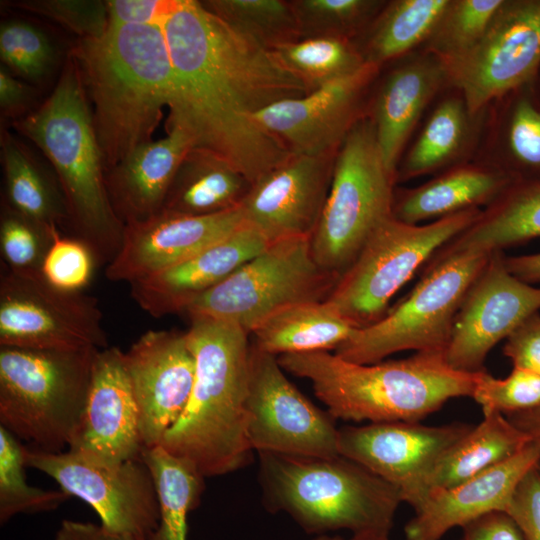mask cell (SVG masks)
Returning <instances> with one entry per match:
<instances>
[{"label": "cell", "instance_id": "obj_49", "mask_svg": "<svg viewBox=\"0 0 540 540\" xmlns=\"http://www.w3.org/2000/svg\"><path fill=\"white\" fill-rule=\"evenodd\" d=\"M505 340L503 354L513 367L540 375V313L528 316Z\"/></svg>", "mask_w": 540, "mask_h": 540}, {"label": "cell", "instance_id": "obj_11", "mask_svg": "<svg viewBox=\"0 0 540 540\" xmlns=\"http://www.w3.org/2000/svg\"><path fill=\"white\" fill-rule=\"evenodd\" d=\"M338 280L316 262L310 238L280 240L196 297L183 313L231 322L251 334L286 306L326 300Z\"/></svg>", "mask_w": 540, "mask_h": 540}, {"label": "cell", "instance_id": "obj_14", "mask_svg": "<svg viewBox=\"0 0 540 540\" xmlns=\"http://www.w3.org/2000/svg\"><path fill=\"white\" fill-rule=\"evenodd\" d=\"M440 62L469 115L533 81L540 69V0L505 1L475 44Z\"/></svg>", "mask_w": 540, "mask_h": 540}, {"label": "cell", "instance_id": "obj_46", "mask_svg": "<svg viewBox=\"0 0 540 540\" xmlns=\"http://www.w3.org/2000/svg\"><path fill=\"white\" fill-rule=\"evenodd\" d=\"M95 262L94 254L83 241L58 234L46 252L41 273L59 289L81 291L92 277Z\"/></svg>", "mask_w": 540, "mask_h": 540}, {"label": "cell", "instance_id": "obj_20", "mask_svg": "<svg viewBox=\"0 0 540 540\" xmlns=\"http://www.w3.org/2000/svg\"><path fill=\"white\" fill-rule=\"evenodd\" d=\"M144 448L157 446L190 398L195 360L185 332L149 330L124 352Z\"/></svg>", "mask_w": 540, "mask_h": 540}, {"label": "cell", "instance_id": "obj_16", "mask_svg": "<svg viewBox=\"0 0 540 540\" xmlns=\"http://www.w3.org/2000/svg\"><path fill=\"white\" fill-rule=\"evenodd\" d=\"M472 428L462 423L426 426L419 422H379L339 429V454L401 493L418 510L429 498V479L442 457Z\"/></svg>", "mask_w": 540, "mask_h": 540}, {"label": "cell", "instance_id": "obj_40", "mask_svg": "<svg viewBox=\"0 0 540 540\" xmlns=\"http://www.w3.org/2000/svg\"><path fill=\"white\" fill-rule=\"evenodd\" d=\"M377 3L367 0H291L301 39L336 37L351 40Z\"/></svg>", "mask_w": 540, "mask_h": 540}, {"label": "cell", "instance_id": "obj_3", "mask_svg": "<svg viewBox=\"0 0 540 540\" xmlns=\"http://www.w3.org/2000/svg\"><path fill=\"white\" fill-rule=\"evenodd\" d=\"M188 318L194 384L183 413L159 445L204 477L219 476L243 467L252 450L246 409L251 343L249 333L234 323Z\"/></svg>", "mask_w": 540, "mask_h": 540}, {"label": "cell", "instance_id": "obj_15", "mask_svg": "<svg viewBox=\"0 0 540 540\" xmlns=\"http://www.w3.org/2000/svg\"><path fill=\"white\" fill-rule=\"evenodd\" d=\"M252 450L291 456H339L330 413L317 408L285 376L276 356L250 345L246 399Z\"/></svg>", "mask_w": 540, "mask_h": 540}, {"label": "cell", "instance_id": "obj_41", "mask_svg": "<svg viewBox=\"0 0 540 540\" xmlns=\"http://www.w3.org/2000/svg\"><path fill=\"white\" fill-rule=\"evenodd\" d=\"M531 82L516 97L507 126L506 144L516 181L540 178V102L528 93Z\"/></svg>", "mask_w": 540, "mask_h": 540}, {"label": "cell", "instance_id": "obj_39", "mask_svg": "<svg viewBox=\"0 0 540 540\" xmlns=\"http://www.w3.org/2000/svg\"><path fill=\"white\" fill-rule=\"evenodd\" d=\"M0 57L9 71L38 83L50 75L57 51L48 34L23 19H7L0 25Z\"/></svg>", "mask_w": 540, "mask_h": 540}, {"label": "cell", "instance_id": "obj_24", "mask_svg": "<svg viewBox=\"0 0 540 540\" xmlns=\"http://www.w3.org/2000/svg\"><path fill=\"white\" fill-rule=\"evenodd\" d=\"M540 461V445L530 441L508 460L458 484L435 491L405 525L406 540H440L494 510L507 511L523 476Z\"/></svg>", "mask_w": 540, "mask_h": 540}, {"label": "cell", "instance_id": "obj_32", "mask_svg": "<svg viewBox=\"0 0 540 540\" xmlns=\"http://www.w3.org/2000/svg\"><path fill=\"white\" fill-rule=\"evenodd\" d=\"M483 420L439 461L429 479L430 494L452 488L508 460L531 440L504 414L483 412Z\"/></svg>", "mask_w": 540, "mask_h": 540}, {"label": "cell", "instance_id": "obj_28", "mask_svg": "<svg viewBox=\"0 0 540 540\" xmlns=\"http://www.w3.org/2000/svg\"><path fill=\"white\" fill-rule=\"evenodd\" d=\"M1 161L8 208L46 230L53 238L68 224L64 196L54 172L8 131L1 135Z\"/></svg>", "mask_w": 540, "mask_h": 540}, {"label": "cell", "instance_id": "obj_6", "mask_svg": "<svg viewBox=\"0 0 540 540\" xmlns=\"http://www.w3.org/2000/svg\"><path fill=\"white\" fill-rule=\"evenodd\" d=\"M259 454V482L270 512L288 514L305 532H390L403 502L400 491L342 455Z\"/></svg>", "mask_w": 540, "mask_h": 540}, {"label": "cell", "instance_id": "obj_54", "mask_svg": "<svg viewBox=\"0 0 540 540\" xmlns=\"http://www.w3.org/2000/svg\"><path fill=\"white\" fill-rule=\"evenodd\" d=\"M506 417L530 440L540 445V406L528 411L506 415Z\"/></svg>", "mask_w": 540, "mask_h": 540}, {"label": "cell", "instance_id": "obj_36", "mask_svg": "<svg viewBox=\"0 0 540 540\" xmlns=\"http://www.w3.org/2000/svg\"><path fill=\"white\" fill-rule=\"evenodd\" d=\"M308 93L358 69L365 61L349 39L303 38L272 50Z\"/></svg>", "mask_w": 540, "mask_h": 540}, {"label": "cell", "instance_id": "obj_2", "mask_svg": "<svg viewBox=\"0 0 540 540\" xmlns=\"http://www.w3.org/2000/svg\"><path fill=\"white\" fill-rule=\"evenodd\" d=\"M70 54L94 105L106 173L152 140L168 107L172 63L163 26L109 25L101 38L80 39Z\"/></svg>", "mask_w": 540, "mask_h": 540}, {"label": "cell", "instance_id": "obj_34", "mask_svg": "<svg viewBox=\"0 0 540 540\" xmlns=\"http://www.w3.org/2000/svg\"><path fill=\"white\" fill-rule=\"evenodd\" d=\"M449 0H400L378 17L360 53L365 62L381 65L409 51L433 34L450 6Z\"/></svg>", "mask_w": 540, "mask_h": 540}, {"label": "cell", "instance_id": "obj_45", "mask_svg": "<svg viewBox=\"0 0 540 540\" xmlns=\"http://www.w3.org/2000/svg\"><path fill=\"white\" fill-rule=\"evenodd\" d=\"M10 5L49 18L80 39L101 38L108 29L106 1L23 0Z\"/></svg>", "mask_w": 540, "mask_h": 540}, {"label": "cell", "instance_id": "obj_27", "mask_svg": "<svg viewBox=\"0 0 540 540\" xmlns=\"http://www.w3.org/2000/svg\"><path fill=\"white\" fill-rule=\"evenodd\" d=\"M516 179L505 169L481 166L453 168L413 189L395 193L392 215L407 224L487 206Z\"/></svg>", "mask_w": 540, "mask_h": 540}, {"label": "cell", "instance_id": "obj_4", "mask_svg": "<svg viewBox=\"0 0 540 540\" xmlns=\"http://www.w3.org/2000/svg\"><path fill=\"white\" fill-rule=\"evenodd\" d=\"M287 372L308 379L335 419L419 422L448 400L472 397L477 375L452 368L444 354L357 364L329 351L277 357Z\"/></svg>", "mask_w": 540, "mask_h": 540}, {"label": "cell", "instance_id": "obj_10", "mask_svg": "<svg viewBox=\"0 0 540 540\" xmlns=\"http://www.w3.org/2000/svg\"><path fill=\"white\" fill-rule=\"evenodd\" d=\"M481 212L470 208L426 224H407L392 215L371 234L324 301L356 328L377 322L416 271Z\"/></svg>", "mask_w": 540, "mask_h": 540}, {"label": "cell", "instance_id": "obj_13", "mask_svg": "<svg viewBox=\"0 0 540 540\" xmlns=\"http://www.w3.org/2000/svg\"><path fill=\"white\" fill-rule=\"evenodd\" d=\"M26 467L51 477L69 496L90 505L106 531L137 540H150L159 523V499L152 473L139 458L100 463L70 450L25 451Z\"/></svg>", "mask_w": 540, "mask_h": 540}, {"label": "cell", "instance_id": "obj_18", "mask_svg": "<svg viewBox=\"0 0 540 540\" xmlns=\"http://www.w3.org/2000/svg\"><path fill=\"white\" fill-rule=\"evenodd\" d=\"M337 152L291 154L257 179L241 204L244 223L269 243L311 238L329 194Z\"/></svg>", "mask_w": 540, "mask_h": 540}, {"label": "cell", "instance_id": "obj_19", "mask_svg": "<svg viewBox=\"0 0 540 540\" xmlns=\"http://www.w3.org/2000/svg\"><path fill=\"white\" fill-rule=\"evenodd\" d=\"M380 66L364 62L355 71L298 98L279 101L255 115L257 123L292 154L338 151L362 117L361 106Z\"/></svg>", "mask_w": 540, "mask_h": 540}, {"label": "cell", "instance_id": "obj_31", "mask_svg": "<svg viewBox=\"0 0 540 540\" xmlns=\"http://www.w3.org/2000/svg\"><path fill=\"white\" fill-rule=\"evenodd\" d=\"M357 329L325 301L286 306L262 321L253 344L276 357L334 350Z\"/></svg>", "mask_w": 540, "mask_h": 540}, {"label": "cell", "instance_id": "obj_30", "mask_svg": "<svg viewBox=\"0 0 540 540\" xmlns=\"http://www.w3.org/2000/svg\"><path fill=\"white\" fill-rule=\"evenodd\" d=\"M540 238V178L516 181L437 252L492 253Z\"/></svg>", "mask_w": 540, "mask_h": 540}, {"label": "cell", "instance_id": "obj_25", "mask_svg": "<svg viewBox=\"0 0 540 540\" xmlns=\"http://www.w3.org/2000/svg\"><path fill=\"white\" fill-rule=\"evenodd\" d=\"M191 148L184 135L139 145L105 173L112 208L123 225L147 220L162 211L175 173Z\"/></svg>", "mask_w": 540, "mask_h": 540}, {"label": "cell", "instance_id": "obj_56", "mask_svg": "<svg viewBox=\"0 0 540 540\" xmlns=\"http://www.w3.org/2000/svg\"><path fill=\"white\" fill-rule=\"evenodd\" d=\"M312 540H343V539L339 536H330L327 534H322V535H317Z\"/></svg>", "mask_w": 540, "mask_h": 540}, {"label": "cell", "instance_id": "obj_50", "mask_svg": "<svg viewBox=\"0 0 540 540\" xmlns=\"http://www.w3.org/2000/svg\"><path fill=\"white\" fill-rule=\"evenodd\" d=\"M461 540H525L513 519L504 510H494L467 523Z\"/></svg>", "mask_w": 540, "mask_h": 540}, {"label": "cell", "instance_id": "obj_53", "mask_svg": "<svg viewBox=\"0 0 540 540\" xmlns=\"http://www.w3.org/2000/svg\"><path fill=\"white\" fill-rule=\"evenodd\" d=\"M508 270L520 280L528 284L540 283V252L506 256Z\"/></svg>", "mask_w": 540, "mask_h": 540}, {"label": "cell", "instance_id": "obj_55", "mask_svg": "<svg viewBox=\"0 0 540 540\" xmlns=\"http://www.w3.org/2000/svg\"><path fill=\"white\" fill-rule=\"evenodd\" d=\"M349 540H390L388 532L364 531L355 533Z\"/></svg>", "mask_w": 540, "mask_h": 540}, {"label": "cell", "instance_id": "obj_5", "mask_svg": "<svg viewBox=\"0 0 540 540\" xmlns=\"http://www.w3.org/2000/svg\"><path fill=\"white\" fill-rule=\"evenodd\" d=\"M55 173L75 238L92 251L96 262L117 254L124 225L109 200L103 158L87 92L76 58L69 55L52 94L15 122Z\"/></svg>", "mask_w": 540, "mask_h": 540}, {"label": "cell", "instance_id": "obj_17", "mask_svg": "<svg viewBox=\"0 0 540 540\" xmlns=\"http://www.w3.org/2000/svg\"><path fill=\"white\" fill-rule=\"evenodd\" d=\"M539 310L540 287L514 276L504 251L492 252L457 311L446 362L462 372L483 371L491 349Z\"/></svg>", "mask_w": 540, "mask_h": 540}, {"label": "cell", "instance_id": "obj_44", "mask_svg": "<svg viewBox=\"0 0 540 540\" xmlns=\"http://www.w3.org/2000/svg\"><path fill=\"white\" fill-rule=\"evenodd\" d=\"M53 237L43 228L2 205L0 249L2 263L12 269L40 270Z\"/></svg>", "mask_w": 540, "mask_h": 540}, {"label": "cell", "instance_id": "obj_1", "mask_svg": "<svg viewBox=\"0 0 540 540\" xmlns=\"http://www.w3.org/2000/svg\"><path fill=\"white\" fill-rule=\"evenodd\" d=\"M172 63L166 132L191 148L210 150L252 184L292 153L255 115L279 101L306 95V86L266 49L196 0L163 25Z\"/></svg>", "mask_w": 540, "mask_h": 540}, {"label": "cell", "instance_id": "obj_42", "mask_svg": "<svg viewBox=\"0 0 540 540\" xmlns=\"http://www.w3.org/2000/svg\"><path fill=\"white\" fill-rule=\"evenodd\" d=\"M505 0L451 1L433 32V47L441 59L459 54L485 33Z\"/></svg>", "mask_w": 540, "mask_h": 540}, {"label": "cell", "instance_id": "obj_26", "mask_svg": "<svg viewBox=\"0 0 540 540\" xmlns=\"http://www.w3.org/2000/svg\"><path fill=\"white\" fill-rule=\"evenodd\" d=\"M445 75L441 62L412 61L394 69L379 89L371 120L385 165L395 176L406 140Z\"/></svg>", "mask_w": 540, "mask_h": 540}, {"label": "cell", "instance_id": "obj_35", "mask_svg": "<svg viewBox=\"0 0 540 540\" xmlns=\"http://www.w3.org/2000/svg\"><path fill=\"white\" fill-rule=\"evenodd\" d=\"M202 5L231 28L273 50L301 39L291 1L206 0Z\"/></svg>", "mask_w": 540, "mask_h": 540}, {"label": "cell", "instance_id": "obj_8", "mask_svg": "<svg viewBox=\"0 0 540 540\" xmlns=\"http://www.w3.org/2000/svg\"><path fill=\"white\" fill-rule=\"evenodd\" d=\"M491 253H435L416 286L377 322L357 328L334 354L374 364L405 350L444 354L461 302Z\"/></svg>", "mask_w": 540, "mask_h": 540}, {"label": "cell", "instance_id": "obj_29", "mask_svg": "<svg viewBox=\"0 0 540 540\" xmlns=\"http://www.w3.org/2000/svg\"><path fill=\"white\" fill-rule=\"evenodd\" d=\"M251 183L220 155L190 148L169 187L162 210L205 216L241 206Z\"/></svg>", "mask_w": 540, "mask_h": 540}, {"label": "cell", "instance_id": "obj_21", "mask_svg": "<svg viewBox=\"0 0 540 540\" xmlns=\"http://www.w3.org/2000/svg\"><path fill=\"white\" fill-rule=\"evenodd\" d=\"M243 224L241 206L205 216L162 210L124 226L120 248L105 275L111 281L131 283L185 261Z\"/></svg>", "mask_w": 540, "mask_h": 540}, {"label": "cell", "instance_id": "obj_22", "mask_svg": "<svg viewBox=\"0 0 540 540\" xmlns=\"http://www.w3.org/2000/svg\"><path fill=\"white\" fill-rule=\"evenodd\" d=\"M143 449L124 352L118 347L101 349L94 362L84 413L68 450L115 464L141 457Z\"/></svg>", "mask_w": 540, "mask_h": 540}, {"label": "cell", "instance_id": "obj_43", "mask_svg": "<svg viewBox=\"0 0 540 540\" xmlns=\"http://www.w3.org/2000/svg\"><path fill=\"white\" fill-rule=\"evenodd\" d=\"M472 398L482 407L483 412L510 415L531 410L540 406V375L513 367L507 377L499 379L485 370L480 371Z\"/></svg>", "mask_w": 540, "mask_h": 540}, {"label": "cell", "instance_id": "obj_47", "mask_svg": "<svg viewBox=\"0 0 540 540\" xmlns=\"http://www.w3.org/2000/svg\"><path fill=\"white\" fill-rule=\"evenodd\" d=\"M525 540H540V461L517 485L507 511Z\"/></svg>", "mask_w": 540, "mask_h": 540}, {"label": "cell", "instance_id": "obj_23", "mask_svg": "<svg viewBox=\"0 0 540 540\" xmlns=\"http://www.w3.org/2000/svg\"><path fill=\"white\" fill-rule=\"evenodd\" d=\"M269 244L244 223L185 261L129 283L131 297L155 318L183 313L196 297L223 282Z\"/></svg>", "mask_w": 540, "mask_h": 540}, {"label": "cell", "instance_id": "obj_48", "mask_svg": "<svg viewBox=\"0 0 540 540\" xmlns=\"http://www.w3.org/2000/svg\"><path fill=\"white\" fill-rule=\"evenodd\" d=\"M185 0H109V25H159L183 5Z\"/></svg>", "mask_w": 540, "mask_h": 540}, {"label": "cell", "instance_id": "obj_38", "mask_svg": "<svg viewBox=\"0 0 540 540\" xmlns=\"http://www.w3.org/2000/svg\"><path fill=\"white\" fill-rule=\"evenodd\" d=\"M26 446L0 426V522L17 514L56 509L70 496L60 490H44L26 483Z\"/></svg>", "mask_w": 540, "mask_h": 540}, {"label": "cell", "instance_id": "obj_37", "mask_svg": "<svg viewBox=\"0 0 540 540\" xmlns=\"http://www.w3.org/2000/svg\"><path fill=\"white\" fill-rule=\"evenodd\" d=\"M467 114L464 102L458 99L442 102L397 171L396 181L429 173L446 163L463 140Z\"/></svg>", "mask_w": 540, "mask_h": 540}, {"label": "cell", "instance_id": "obj_52", "mask_svg": "<svg viewBox=\"0 0 540 540\" xmlns=\"http://www.w3.org/2000/svg\"><path fill=\"white\" fill-rule=\"evenodd\" d=\"M55 540H137L110 533L89 522L64 520L56 533Z\"/></svg>", "mask_w": 540, "mask_h": 540}, {"label": "cell", "instance_id": "obj_9", "mask_svg": "<svg viewBox=\"0 0 540 540\" xmlns=\"http://www.w3.org/2000/svg\"><path fill=\"white\" fill-rule=\"evenodd\" d=\"M395 182L373 122L364 116L338 149L329 194L310 238L323 269L340 278L371 234L392 216Z\"/></svg>", "mask_w": 540, "mask_h": 540}, {"label": "cell", "instance_id": "obj_12", "mask_svg": "<svg viewBox=\"0 0 540 540\" xmlns=\"http://www.w3.org/2000/svg\"><path fill=\"white\" fill-rule=\"evenodd\" d=\"M0 346L76 350L108 346L96 298L49 283L40 270L1 262Z\"/></svg>", "mask_w": 540, "mask_h": 540}, {"label": "cell", "instance_id": "obj_7", "mask_svg": "<svg viewBox=\"0 0 540 540\" xmlns=\"http://www.w3.org/2000/svg\"><path fill=\"white\" fill-rule=\"evenodd\" d=\"M99 350L0 346V426L33 449L57 453L69 447Z\"/></svg>", "mask_w": 540, "mask_h": 540}, {"label": "cell", "instance_id": "obj_33", "mask_svg": "<svg viewBox=\"0 0 540 540\" xmlns=\"http://www.w3.org/2000/svg\"><path fill=\"white\" fill-rule=\"evenodd\" d=\"M159 499V523L150 540H187L188 515L200 501L204 476L187 460L162 446L144 448Z\"/></svg>", "mask_w": 540, "mask_h": 540}, {"label": "cell", "instance_id": "obj_51", "mask_svg": "<svg viewBox=\"0 0 540 540\" xmlns=\"http://www.w3.org/2000/svg\"><path fill=\"white\" fill-rule=\"evenodd\" d=\"M35 91L13 75L5 66L0 68V109L5 117L22 115L31 105Z\"/></svg>", "mask_w": 540, "mask_h": 540}, {"label": "cell", "instance_id": "obj_57", "mask_svg": "<svg viewBox=\"0 0 540 540\" xmlns=\"http://www.w3.org/2000/svg\"><path fill=\"white\" fill-rule=\"evenodd\" d=\"M536 77L540 78V69H539V72L537 73Z\"/></svg>", "mask_w": 540, "mask_h": 540}]
</instances>
